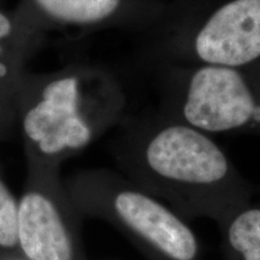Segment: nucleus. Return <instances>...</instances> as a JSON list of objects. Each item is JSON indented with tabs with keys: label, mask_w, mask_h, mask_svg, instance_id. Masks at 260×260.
I'll return each mask as SVG.
<instances>
[{
	"label": "nucleus",
	"mask_w": 260,
	"mask_h": 260,
	"mask_svg": "<svg viewBox=\"0 0 260 260\" xmlns=\"http://www.w3.org/2000/svg\"><path fill=\"white\" fill-rule=\"evenodd\" d=\"M111 152L122 175L184 219L220 228L251 203V187L214 136L158 109L128 113L113 129Z\"/></svg>",
	"instance_id": "obj_1"
},
{
	"label": "nucleus",
	"mask_w": 260,
	"mask_h": 260,
	"mask_svg": "<svg viewBox=\"0 0 260 260\" xmlns=\"http://www.w3.org/2000/svg\"><path fill=\"white\" fill-rule=\"evenodd\" d=\"M16 111L28 147L45 169L80 153L128 115V95L110 68L71 63L21 81Z\"/></svg>",
	"instance_id": "obj_2"
},
{
	"label": "nucleus",
	"mask_w": 260,
	"mask_h": 260,
	"mask_svg": "<svg viewBox=\"0 0 260 260\" xmlns=\"http://www.w3.org/2000/svg\"><path fill=\"white\" fill-rule=\"evenodd\" d=\"M140 59L159 65H260V0H167L141 35Z\"/></svg>",
	"instance_id": "obj_3"
},
{
	"label": "nucleus",
	"mask_w": 260,
	"mask_h": 260,
	"mask_svg": "<svg viewBox=\"0 0 260 260\" xmlns=\"http://www.w3.org/2000/svg\"><path fill=\"white\" fill-rule=\"evenodd\" d=\"M159 111L211 136L260 132V65L152 68Z\"/></svg>",
	"instance_id": "obj_4"
},
{
	"label": "nucleus",
	"mask_w": 260,
	"mask_h": 260,
	"mask_svg": "<svg viewBox=\"0 0 260 260\" xmlns=\"http://www.w3.org/2000/svg\"><path fill=\"white\" fill-rule=\"evenodd\" d=\"M74 199L118 228L153 260H200V243L187 220L121 172L81 176Z\"/></svg>",
	"instance_id": "obj_5"
},
{
	"label": "nucleus",
	"mask_w": 260,
	"mask_h": 260,
	"mask_svg": "<svg viewBox=\"0 0 260 260\" xmlns=\"http://www.w3.org/2000/svg\"><path fill=\"white\" fill-rule=\"evenodd\" d=\"M167 0H18L16 16L31 31L124 30L145 34L161 17Z\"/></svg>",
	"instance_id": "obj_6"
},
{
	"label": "nucleus",
	"mask_w": 260,
	"mask_h": 260,
	"mask_svg": "<svg viewBox=\"0 0 260 260\" xmlns=\"http://www.w3.org/2000/svg\"><path fill=\"white\" fill-rule=\"evenodd\" d=\"M17 242L28 260H79L70 222L59 201L29 191L18 205Z\"/></svg>",
	"instance_id": "obj_7"
},
{
	"label": "nucleus",
	"mask_w": 260,
	"mask_h": 260,
	"mask_svg": "<svg viewBox=\"0 0 260 260\" xmlns=\"http://www.w3.org/2000/svg\"><path fill=\"white\" fill-rule=\"evenodd\" d=\"M44 40L19 21L14 10L0 6V67L22 76Z\"/></svg>",
	"instance_id": "obj_8"
},
{
	"label": "nucleus",
	"mask_w": 260,
	"mask_h": 260,
	"mask_svg": "<svg viewBox=\"0 0 260 260\" xmlns=\"http://www.w3.org/2000/svg\"><path fill=\"white\" fill-rule=\"evenodd\" d=\"M218 229L225 260H260V204L248 203Z\"/></svg>",
	"instance_id": "obj_9"
},
{
	"label": "nucleus",
	"mask_w": 260,
	"mask_h": 260,
	"mask_svg": "<svg viewBox=\"0 0 260 260\" xmlns=\"http://www.w3.org/2000/svg\"><path fill=\"white\" fill-rule=\"evenodd\" d=\"M18 205L0 180V247L11 248L17 243Z\"/></svg>",
	"instance_id": "obj_10"
},
{
	"label": "nucleus",
	"mask_w": 260,
	"mask_h": 260,
	"mask_svg": "<svg viewBox=\"0 0 260 260\" xmlns=\"http://www.w3.org/2000/svg\"><path fill=\"white\" fill-rule=\"evenodd\" d=\"M23 75L17 76L0 67V126L6 121L9 115L16 112L18 88Z\"/></svg>",
	"instance_id": "obj_11"
}]
</instances>
